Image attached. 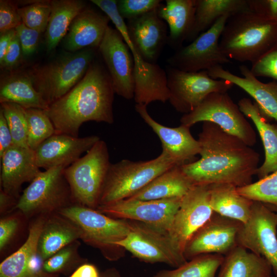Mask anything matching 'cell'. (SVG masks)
<instances>
[{
	"label": "cell",
	"mask_w": 277,
	"mask_h": 277,
	"mask_svg": "<svg viewBox=\"0 0 277 277\" xmlns=\"http://www.w3.org/2000/svg\"><path fill=\"white\" fill-rule=\"evenodd\" d=\"M276 42L277 21L248 10L228 18L219 45L229 59L252 64Z\"/></svg>",
	"instance_id": "obj_3"
},
{
	"label": "cell",
	"mask_w": 277,
	"mask_h": 277,
	"mask_svg": "<svg viewBox=\"0 0 277 277\" xmlns=\"http://www.w3.org/2000/svg\"><path fill=\"white\" fill-rule=\"evenodd\" d=\"M272 272L265 258L238 245L224 256L217 277H271Z\"/></svg>",
	"instance_id": "obj_30"
},
{
	"label": "cell",
	"mask_w": 277,
	"mask_h": 277,
	"mask_svg": "<svg viewBox=\"0 0 277 277\" xmlns=\"http://www.w3.org/2000/svg\"><path fill=\"white\" fill-rule=\"evenodd\" d=\"M101 138L97 135L83 137L65 134H54L34 150L37 164L45 170L68 167L87 152Z\"/></svg>",
	"instance_id": "obj_19"
},
{
	"label": "cell",
	"mask_w": 277,
	"mask_h": 277,
	"mask_svg": "<svg viewBox=\"0 0 277 277\" xmlns=\"http://www.w3.org/2000/svg\"><path fill=\"white\" fill-rule=\"evenodd\" d=\"M182 165L175 166L151 181L132 196L135 200H156L183 197L193 186Z\"/></svg>",
	"instance_id": "obj_28"
},
{
	"label": "cell",
	"mask_w": 277,
	"mask_h": 277,
	"mask_svg": "<svg viewBox=\"0 0 277 277\" xmlns=\"http://www.w3.org/2000/svg\"><path fill=\"white\" fill-rule=\"evenodd\" d=\"M58 166L41 171L18 199L15 208L26 216L58 211L72 202L70 187Z\"/></svg>",
	"instance_id": "obj_9"
},
{
	"label": "cell",
	"mask_w": 277,
	"mask_h": 277,
	"mask_svg": "<svg viewBox=\"0 0 277 277\" xmlns=\"http://www.w3.org/2000/svg\"><path fill=\"white\" fill-rule=\"evenodd\" d=\"M17 198L6 193L3 189L0 192V209L1 212L6 211L12 205L16 206L17 201Z\"/></svg>",
	"instance_id": "obj_51"
},
{
	"label": "cell",
	"mask_w": 277,
	"mask_h": 277,
	"mask_svg": "<svg viewBox=\"0 0 277 277\" xmlns=\"http://www.w3.org/2000/svg\"><path fill=\"white\" fill-rule=\"evenodd\" d=\"M203 123L197 140L201 157L182 165L193 185L229 184L240 187L252 183L259 167V154L217 125Z\"/></svg>",
	"instance_id": "obj_1"
},
{
	"label": "cell",
	"mask_w": 277,
	"mask_h": 277,
	"mask_svg": "<svg viewBox=\"0 0 277 277\" xmlns=\"http://www.w3.org/2000/svg\"><path fill=\"white\" fill-rule=\"evenodd\" d=\"M97 268L90 263H84L77 267L69 277H100Z\"/></svg>",
	"instance_id": "obj_49"
},
{
	"label": "cell",
	"mask_w": 277,
	"mask_h": 277,
	"mask_svg": "<svg viewBox=\"0 0 277 277\" xmlns=\"http://www.w3.org/2000/svg\"><path fill=\"white\" fill-rule=\"evenodd\" d=\"M15 30L23 53L26 55L31 54L37 47L41 33L28 28L23 23L17 26Z\"/></svg>",
	"instance_id": "obj_44"
},
{
	"label": "cell",
	"mask_w": 277,
	"mask_h": 277,
	"mask_svg": "<svg viewBox=\"0 0 277 277\" xmlns=\"http://www.w3.org/2000/svg\"><path fill=\"white\" fill-rule=\"evenodd\" d=\"M98 49L111 77L115 93L127 100L133 98L134 60L121 34L109 26Z\"/></svg>",
	"instance_id": "obj_17"
},
{
	"label": "cell",
	"mask_w": 277,
	"mask_h": 277,
	"mask_svg": "<svg viewBox=\"0 0 277 277\" xmlns=\"http://www.w3.org/2000/svg\"><path fill=\"white\" fill-rule=\"evenodd\" d=\"M128 221L129 233L115 245L146 263H162L176 268L187 261L176 251L167 231L143 222Z\"/></svg>",
	"instance_id": "obj_11"
},
{
	"label": "cell",
	"mask_w": 277,
	"mask_h": 277,
	"mask_svg": "<svg viewBox=\"0 0 277 277\" xmlns=\"http://www.w3.org/2000/svg\"><path fill=\"white\" fill-rule=\"evenodd\" d=\"M271 277H275V276H274L273 275H272V276Z\"/></svg>",
	"instance_id": "obj_54"
},
{
	"label": "cell",
	"mask_w": 277,
	"mask_h": 277,
	"mask_svg": "<svg viewBox=\"0 0 277 277\" xmlns=\"http://www.w3.org/2000/svg\"><path fill=\"white\" fill-rule=\"evenodd\" d=\"M1 109L11 133L13 145L28 147L25 108L15 103H1Z\"/></svg>",
	"instance_id": "obj_38"
},
{
	"label": "cell",
	"mask_w": 277,
	"mask_h": 277,
	"mask_svg": "<svg viewBox=\"0 0 277 277\" xmlns=\"http://www.w3.org/2000/svg\"><path fill=\"white\" fill-rule=\"evenodd\" d=\"M224 256L210 253L199 255L173 270H162L152 277H215Z\"/></svg>",
	"instance_id": "obj_35"
},
{
	"label": "cell",
	"mask_w": 277,
	"mask_h": 277,
	"mask_svg": "<svg viewBox=\"0 0 277 277\" xmlns=\"http://www.w3.org/2000/svg\"><path fill=\"white\" fill-rule=\"evenodd\" d=\"M110 21L107 15L86 7L71 23L62 40L63 48L69 52L87 48H98Z\"/></svg>",
	"instance_id": "obj_24"
},
{
	"label": "cell",
	"mask_w": 277,
	"mask_h": 277,
	"mask_svg": "<svg viewBox=\"0 0 277 277\" xmlns=\"http://www.w3.org/2000/svg\"><path fill=\"white\" fill-rule=\"evenodd\" d=\"M209 196L210 185H193L182 197L168 231L174 248L185 259L184 252L186 244L213 213L210 206Z\"/></svg>",
	"instance_id": "obj_13"
},
{
	"label": "cell",
	"mask_w": 277,
	"mask_h": 277,
	"mask_svg": "<svg viewBox=\"0 0 277 277\" xmlns=\"http://www.w3.org/2000/svg\"><path fill=\"white\" fill-rule=\"evenodd\" d=\"M135 109L160 138L162 151L177 165L192 162L195 156L200 154V144L191 134L189 127L181 125L171 128L159 123L149 115L145 105L136 104Z\"/></svg>",
	"instance_id": "obj_20"
},
{
	"label": "cell",
	"mask_w": 277,
	"mask_h": 277,
	"mask_svg": "<svg viewBox=\"0 0 277 277\" xmlns=\"http://www.w3.org/2000/svg\"><path fill=\"white\" fill-rule=\"evenodd\" d=\"M250 69L256 77H267L277 81V42L267 52L251 64Z\"/></svg>",
	"instance_id": "obj_42"
},
{
	"label": "cell",
	"mask_w": 277,
	"mask_h": 277,
	"mask_svg": "<svg viewBox=\"0 0 277 277\" xmlns=\"http://www.w3.org/2000/svg\"><path fill=\"white\" fill-rule=\"evenodd\" d=\"M13 145L11 133L3 112L0 109V158Z\"/></svg>",
	"instance_id": "obj_48"
},
{
	"label": "cell",
	"mask_w": 277,
	"mask_h": 277,
	"mask_svg": "<svg viewBox=\"0 0 277 277\" xmlns=\"http://www.w3.org/2000/svg\"><path fill=\"white\" fill-rule=\"evenodd\" d=\"M270 209L277 213V206L271 204H265Z\"/></svg>",
	"instance_id": "obj_53"
},
{
	"label": "cell",
	"mask_w": 277,
	"mask_h": 277,
	"mask_svg": "<svg viewBox=\"0 0 277 277\" xmlns=\"http://www.w3.org/2000/svg\"><path fill=\"white\" fill-rule=\"evenodd\" d=\"M249 10L277 21V0H247Z\"/></svg>",
	"instance_id": "obj_45"
},
{
	"label": "cell",
	"mask_w": 277,
	"mask_h": 277,
	"mask_svg": "<svg viewBox=\"0 0 277 277\" xmlns=\"http://www.w3.org/2000/svg\"><path fill=\"white\" fill-rule=\"evenodd\" d=\"M127 26L138 55L147 62L155 63L168 36L166 23L157 9L127 20Z\"/></svg>",
	"instance_id": "obj_18"
},
{
	"label": "cell",
	"mask_w": 277,
	"mask_h": 277,
	"mask_svg": "<svg viewBox=\"0 0 277 277\" xmlns=\"http://www.w3.org/2000/svg\"><path fill=\"white\" fill-rule=\"evenodd\" d=\"M169 101L178 112L187 114L199 106L213 92H227L233 85L222 79H213L207 71L187 72L167 66Z\"/></svg>",
	"instance_id": "obj_10"
},
{
	"label": "cell",
	"mask_w": 277,
	"mask_h": 277,
	"mask_svg": "<svg viewBox=\"0 0 277 277\" xmlns=\"http://www.w3.org/2000/svg\"><path fill=\"white\" fill-rule=\"evenodd\" d=\"M15 1H0V33L15 29L22 22Z\"/></svg>",
	"instance_id": "obj_43"
},
{
	"label": "cell",
	"mask_w": 277,
	"mask_h": 277,
	"mask_svg": "<svg viewBox=\"0 0 277 277\" xmlns=\"http://www.w3.org/2000/svg\"><path fill=\"white\" fill-rule=\"evenodd\" d=\"M237 187L229 184L210 185V206L213 212L245 224L253 201L240 194Z\"/></svg>",
	"instance_id": "obj_31"
},
{
	"label": "cell",
	"mask_w": 277,
	"mask_h": 277,
	"mask_svg": "<svg viewBox=\"0 0 277 277\" xmlns=\"http://www.w3.org/2000/svg\"><path fill=\"white\" fill-rule=\"evenodd\" d=\"M46 220L39 217L31 225L27 238L19 248L4 260L0 264V277H56L45 272L44 261L37 246Z\"/></svg>",
	"instance_id": "obj_21"
},
{
	"label": "cell",
	"mask_w": 277,
	"mask_h": 277,
	"mask_svg": "<svg viewBox=\"0 0 277 277\" xmlns=\"http://www.w3.org/2000/svg\"><path fill=\"white\" fill-rule=\"evenodd\" d=\"M277 213L264 203L254 201L250 216L243 224L238 244L265 258L277 277Z\"/></svg>",
	"instance_id": "obj_14"
},
{
	"label": "cell",
	"mask_w": 277,
	"mask_h": 277,
	"mask_svg": "<svg viewBox=\"0 0 277 277\" xmlns=\"http://www.w3.org/2000/svg\"><path fill=\"white\" fill-rule=\"evenodd\" d=\"M238 105L244 115L255 125L263 142L265 160L256 174L260 180L277 170V125L270 124V119L249 98L241 99Z\"/></svg>",
	"instance_id": "obj_26"
},
{
	"label": "cell",
	"mask_w": 277,
	"mask_h": 277,
	"mask_svg": "<svg viewBox=\"0 0 277 277\" xmlns=\"http://www.w3.org/2000/svg\"><path fill=\"white\" fill-rule=\"evenodd\" d=\"M242 76L234 74L218 65L207 70L213 79H222L231 83L251 96L261 111L270 120L277 121V82L263 83L259 81L246 65L239 66Z\"/></svg>",
	"instance_id": "obj_22"
},
{
	"label": "cell",
	"mask_w": 277,
	"mask_h": 277,
	"mask_svg": "<svg viewBox=\"0 0 277 277\" xmlns=\"http://www.w3.org/2000/svg\"><path fill=\"white\" fill-rule=\"evenodd\" d=\"M176 165L163 151L156 158L149 161L123 160L111 163L98 206L132 196L155 177Z\"/></svg>",
	"instance_id": "obj_6"
},
{
	"label": "cell",
	"mask_w": 277,
	"mask_h": 277,
	"mask_svg": "<svg viewBox=\"0 0 277 277\" xmlns=\"http://www.w3.org/2000/svg\"><path fill=\"white\" fill-rule=\"evenodd\" d=\"M134 63V91L135 103L147 106L150 103L169 101L166 70L156 63L144 61L141 57L133 58Z\"/></svg>",
	"instance_id": "obj_25"
},
{
	"label": "cell",
	"mask_w": 277,
	"mask_h": 277,
	"mask_svg": "<svg viewBox=\"0 0 277 277\" xmlns=\"http://www.w3.org/2000/svg\"><path fill=\"white\" fill-rule=\"evenodd\" d=\"M100 277H121V276L116 268H110L101 273Z\"/></svg>",
	"instance_id": "obj_52"
},
{
	"label": "cell",
	"mask_w": 277,
	"mask_h": 277,
	"mask_svg": "<svg viewBox=\"0 0 277 277\" xmlns=\"http://www.w3.org/2000/svg\"><path fill=\"white\" fill-rule=\"evenodd\" d=\"M58 212L78 227L81 239L100 249L106 258L115 261L124 256L126 250L115 243L129 233L128 220L114 219L96 209L76 204L66 206Z\"/></svg>",
	"instance_id": "obj_4"
},
{
	"label": "cell",
	"mask_w": 277,
	"mask_h": 277,
	"mask_svg": "<svg viewBox=\"0 0 277 277\" xmlns=\"http://www.w3.org/2000/svg\"><path fill=\"white\" fill-rule=\"evenodd\" d=\"M0 103H12L26 109L45 110L49 106L35 89L28 73L22 72H12L1 79Z\"/></svg>",
	"instance_id": "obj_29"
},
{
	"label": "cell",
	"mask_w": 277,
	"mask_h": 277,
	"mask_svg": "<svg viewBox=\"0 0 277 277\" xmlns=\"http://www.w3.org/2000/svg\"><path fill=\"white\" fill-rule=\"evenodd\" d=\"M16 34L15 29L0 33V63L2 62L12 41Z\"/></svg>",
	"instance_id": "obj_50"
},
{
	"label": "cell",
	"mask_w": 277,
	"mask_h": 277,
	"mask_svg": "<svg viewBox=\"0 0 277 277\" xmlns=\"http://www.w3.org/2000/svg\"><path fill=\"white\" fill-rule=\"evenodd\" d=\"M160 0H120L117 7L121 16L127 20L157 9L162 5Z\"/></svg>",
	"instance_id": "obj_41"
},
{
	"label": "cell",
	"mask_w": 277,
	"mask_h": 277,
	"mask_svg": "<svg viewBox=\"0 0 277 277\" xmlns=\"http://www.w3.org/2000/svg\"><path fill=\"white\" fill-rule=\"evenodd\" d=\"M114 94L107 69L93 61L82 79L51 104L45 112L53 124L55 134L78 137L79 129L85 122L113 123Z\"/></svg>",
	"instance_id": "obj_2"
},
{
	"label": "cell",
	"mask_w": 277,
	"mask_h": 277,
	"mask_svg": "<svg viewBox=\"0 0 277 277\" xmlns=\"http://www.w3.org/2000/svg\"><path fill=\"white\" fill-rule=\"evenodd\" d=\"M110 164L107 144L100 139L84 156L65 168L72 202L96 209Z\"/></svg>",
	"instance_id": "obj_7"
},
{
	"label": "cell",
	"mask_w": 277,
	"mask_h": 277,
	"mask_svg": "<svg viewBox=\"0 0 277 277\" xmlns=\"http://www.w3.org/2000/svg\"><path fill=\"white\" fill-rule=\"evenodd\" d=\"M180 122L189 128L199 122H210L250 147L256 141L253 128L227 92L209 94L195 109L183 114Z\"/></svg>",
	"instance_id": "obj_8"
},
{
	"label": "cell",
	"mask_w": 277,
	"mask_h": 277,
	"mask_svg": "<svg viewBox=\"0 0 277 277\" xmlns=\"http://www.w3.org/2000/svg\"><path fill=\"white\" fill-rule=\"evenodd\" d=\"M238 192L252 201L277 206V170L258 181L237 187Z\"/></svg>",
	"instance_id": "obj_37"
},
{
	"label": "cell",
	"mask_w": 277,
	"mask_h": 277,
	"mask_svg": "<svg viewBox=\"0 0 277 277\" xmlns=\"http://www.w3.org/2000/svg\"><path fill=\"white\" fill-rule=\"evenodd\" d=\"M76 250L75 245L71 244L59 250L44 262V271L54 275L69 271L77 264Z\"/></svg>",
	"instance_id": "obj_40"
},
{
	"label": "cell",
	"mask_w": 277,
	"mask_h": 277,
	"mask_svg": "<svg viewBox=\"0 0 277 277\" xmlns=\"http://www.w3.org/2000/svg\"><path fill=\"white\" fill-rule=\"evenodd\" d=\"M248 10L247 0H196L194 23L186 42H192L222 16Z\"/></svg>",
	"instance_id": "obj_33"
},
{
	"label": "cell",
	"mask_w": 277,
	"mask_h": 277,
	"mask_svg": "<svg viewBox=\"0 0 277 277\" xmlns=\"http://www.w3.org/2000/svg\"><path fill=\"white\" fill-rule=\"evenodd\" d=\"M241 222L213 212L210 219L191 237L184 255L188 261L200 255L227 254L238 244Z\"/></svg>",
	"instance_id": "obj_16"
},
{
	"label": "cell",
	"mask_w": 277,
	"mask_h": 277,
	"mask_svg": "<svg viewBox=\"0 0 277 277\" xmlns=\"http://www.w3.org/2000/svg\"><path fill=\"white\" fill-rule=\"evenodd\" d=\"M0 159L2 189L18 199L22 185L31 182L41 171L34 150L13 145Z\"/></svg>",
	"instance_id": "obj_23"
},
{
	"label": "cell",
	"mask_w": 277,
	"mask_h": 277,
	"mask_svg": "<svg viewBox=\"0 0 277 277\" xmlns=\"http://www.w3.org/2000/svg\"><path fill=\"white\" fill-rule=\"evenodd\" d=\"M18 12L27 27L41 33L45 32L51 12L50 1H34L18 7Z\"/></svg>",
	"instance_id": "obj_39"
},
{
	"label": "cell",
	"mask_w": 277,
	"mask_h": 277,
	"mask_svg": "<svg viewBox=\"0 0 277 277\" xmlns=\"http://www.w3.org/2000/svg\"><path fill=\"white\" fill-rule=\"evenodd\" d=\"M94 49L68 52L27 72L35 89L49 105L65 95L82 79L93 62Z\"/></svg>",
	"instance_id": "obj_5"
},
{
	"label": "cell",
	"mask_w": 277,
	"mask_h": 277,
	"mask_svg": "<svg viewBox=\"0 0 277 277\" xmlns=\"http://www.w3.org/2000/svg\"><path fill=\"white\" fill-rule=\"evenodd\" d=\"M196 0H167L157 9L159 16L168 24L167 43L177 50L183 47L193 26Z\"/></svg>",
	"instance_id": "obj_27"
},
{
	"label": "cell",
	"mask_w": 277,
	"mask_h": 277,
	"mask_svg": "<svg viewBox=\"0 0 277 277\" xmlns=\"http://www.w3.org/2000/svg\"><path fill=\"white\" fill-rule=\"evenodd\" d=\"M229 17L222 16L189 44L176 50L168 58V66L184 71L198 72L231 63L222 52L219 45L221 34Z\"/></svg>",
	"instance_id": "obj_12"
},
{
	"label": "cell",
	"mask_w": 277,
	"mask_h": 277,
	"mask_svg": "<svg viewBox=\"0 0 277 277\" xmlns=\"http://www.w3.org/2000/svg\"><path fill=\"white\" fill-rule=\"evenodd\" d=\"M81 236L78 227L62 216L46 220L38 240V253L45 261Z\"/></svg>",
	"instance_id": "obj_32"
},
{
	"label": "cell",
	"mask_w": 277,
	"mask_h": 277,
	"mask_svg": "<svg viewBox=\"0 0 277 277\" xmlns=\"http://www.w3.org/2000/svg\"><path fill=\"white\" fill-rule=\"evenodd\" d=\"M21 51H22L21 43L17 34L13 38L7 52L1 63L2 68L10 69L17 65L21 60Z\"/></svg>",
	"instance_id": "obj_47"
},
{
	"label": "cell",
	"mask_w": 277,
	"mask_h": 277,
	"mask_svg": "<svg viewBox=\"0 0 277 277\" xmlns=\"http://www.w3.org/2000/svg\"><path fill=\"white\" fill-rule=\"evenodd\" d=\"M51 12L45 33L47 51L54 49L66 35L74 18L86 7L81 0L50 1Z\"/></svg>",
	"instance_id": "obj_34"
},
{
	"label": "cell",
	"mask_w": 277,
	"mask_h": 277,
	"mask_svg": "<svg viewBox=\"0 0 277 277\" xmlns=\"http://www.w3.org/2000/svg\"><path fill=\"white\" fill-rule=\"evenodd\" d=\"M18 221L14 217L3 218L0 221V249L3 250L16 233Z\"/></svg>",
	"instance_id": "obj_46"
},
{
	"label": "cell",
	"mask_w": 277,
	"mask_h": 277,
	"mask_svg": "<svg viewBox=\"0 0 277 277\" xmlns=\"http://www.w3.org/2000/svg\"><path fill=\"white\" fill-rule=\"evenodd\" d=\"M182 199H124L99 206L96 209L114 219L141 222L168 232Z\"/></svg>",
	"instance_id": "obj_15"
},
{
	"label": "cell",
	"mask_w": 277,
	"mask_h": 277,
	"mask_svg": "<svg viewBox=\"0 0 277 277\" xmlns=\"http://www.w3.org/2000/svg\"><path fill=\"white\" fill-rule=\"evenodd\" d=\"M28 124V146L35 150L46 140L55 134L52 122L45 110L25 108Z\"/></svg>",
	"instance_id": "obj_36"
}]
</instances>
